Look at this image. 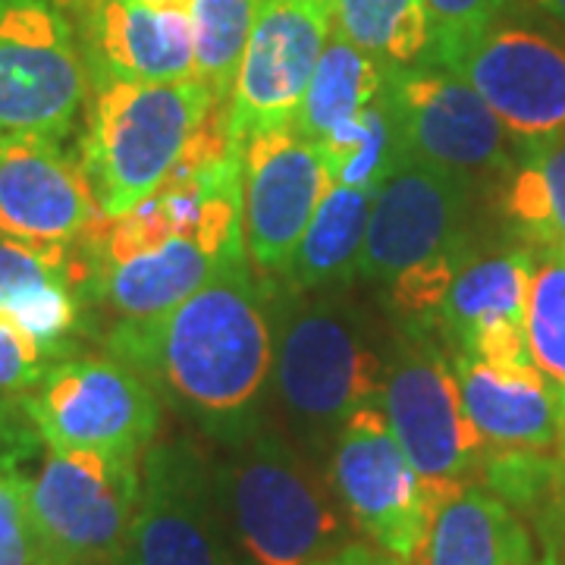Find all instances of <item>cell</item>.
Here are the masks:
<instances>
[{"label":"cell","mask_w":565,"mask_h":565,"mask_svg":"<svg viewBox=\"0 0 565 565\" xmlns=\"http://www.w3.org/2000/svg\"><path fill=\"white\" fill-rule=\"evenodd\" d=\"M104 352L132 364L161 403L173 405L221 446L264 424L274 374V318L248 258L161 318L114 323Z\"/></svg>","instance_id":"6da1fadb"},{"label":"cell","mask_w":565,"mask_h":565,"mask_svg":"<svg viewBox=\"0 0 565 565\" xmlns=\"http://www.w3.org/2000/svg\"><path fill=\"white\" fill-rule=\"evenodd\" d=\"M393 359L377 321L333 289L302 292L274 318V403L282 434L323 462L340 427L381 405Z\"/></svg>","instance_id":"7a4b0ae2"},{"label":"cell","mask_w":565,"mask_h":565,"mask_svg":"<svg viewBox=\"0 0 565 565\" xmlns=\"http://www.w3.org/2000/svg\"><path fill=\"white\" fill-rule=\"evenodd\" d=\"M223 522L248 565H315L345 541L343 505L321 462L258 424L211 465Z\"/></svg>","instance_id":"3957f363"},{"label":"cell","mask_w":565,"mask_h":565,"mask_svg":"<svg viewBox=\"0 0 565 565\" xmlns=\"http://www.w3.org/2000/svg\"><path fill=\"white\" fill-rule=\"evenodd\" d=\"M226 110L199 76L180 82H88L79 167L104 217L154 195Z\"/></svg>","instance_id":"277c9868"},{"label":"cell","mask_w":565,"mask_h":565,"mask_svg":"<svg viewBox=\"0 0 565 565\" xmlns=\"http://www.w3.org/2000/svg\"><path fill=\"white\" fill-rule=\"evenodd\" d=\"M381 405L393 437L430 490L446 497L481 481L487 444L465 412L456 367L434 333L403 327L393 337Z\"/></svg>","instance_id":"5b68a950"},{"label":"cell","mask_w":565,"mask_h":565,"mask_svg":"<svg viewBox=\"0 0 565 565\" xmlns=\"http://www.w3.org/2000/svg\"><path fill=\"white\" fill-rule=\"evenodd\" d=\"M76 25L54 0H0V141H63L85 110Z\"/></svg>","instance_id":"8992f818"},{"label":"cell","mask_w":565,"mask_h":565,"mask_svg":"<svg viewBox=\"0 0 565 565\" xmlns=\"http://www.w3.org/2000/svg\"><path fill=\"white\" fill-rule=\"evenodd\" d=\"M22 408L51 452L141 459L158 437L163 403L132 364L76 352L22 396Z\"/></svg>","instance_id":"52a82bcc"},{"label":"cell","mask_w":565,"mask_h":565,"mask_svg":"<svg viewBox=\"0 0 565 565\" xmlns=\"http://www.w3.org/2000/svg\"><path fill=\"white\" fill-rule=\"evenodd\" d=\"M29 509L54 565H126L141 497V459L51 452L25 478Z\"/></svg>","instance_id":"ba28073f"},{"label":"cell","mask_w":565,"mask_h":565,"mask_svg":"<svg viewBox=\"0 0 565 565\" xmlns=\"http://www.w3.org/2000/svg\"><path fill=\"white\" fill-rule=\"evenodd\" d=\"M327 478L364 541L415 565L434 512L449 493L424 484L393 437L384 405H364L340 427L327 456Z\"/></svg>","instance_id":"9c48e42d"},{"label":"cell","mask_w":565,"mask_h":565,"mask_svg":"<svg viewBox=\"0 0 565 565\" xmlns=\"http://www.w3.org/2000/svg\"><path fill=\"white\" fill-rule=\"evenodd\" d=\"M126 565H243L223 522L211 462L195 444L154 440L141 456Z\"/></svg>","instance_id":"30bf717a"},{"label":"cell","mask_w":565,"mask_h":565,"mask_svg":"<svg viewBox=\"0 0 565 565\" xmlns=\"http://www.w3.org/2000/svg\"><path fill=\"white\" fill-rule=\"evenodd\" d=\"M384 102L403 136L408 158L440 170L475 177H500L515 163L509 132L484 98L452 70L415 63L386 73Z\"/></svg>","instance_id":"8fae6325"},{"label":"cell","mask_w":565,"mask_h":565,"mask_svg":"<svg viewBox=\"0 0 565 565\" xmlns=\"http://www.w3.org/2000/svg\"><path fill=\"white\" fill-rule=\"evenodd\" d=\"M318 145L292 122L248 132L243 139V239L248 262L286 277L305 230L330 189Z\"/></svg>","instance_id":"7c38bea8"},{"label":"cell","mask_w":565,"mask_h":565,"mask_svg":"<svg viewBox=\"0 0 565 565\" xmlns=\"http://www.w3.org/2000/svg\"><path fill=\"white\" fill-rule=\"evenodd\" d=\"M330 32L333 0H264L226 102L230 141L292 122Z\"/></svg>","instance_id":"4fadbf2b"},{"label":"cell","mask_w":565,"mask_h":565,"mask_svg":"<svg viewBox=\"0 0 565 565\" xmlns=\"http://www.w3.org/2000/svg\"><path fill=\"white\" fill-rule=\"evenodd\" d=\"M471 180L405 154L371 195L359 277L393 282L465 245Z\"/></svg>","instance_id":"5bb4252c"},{"label":"cell","mask_w":565,"mask_h":565,"mask_svg":"<svg viewBox=\"0 0 565 565\" xmlns=\"http://www.w3.org/2000/svg\"><path fill=\"white\" fill-rule=\"evenodd\" d=\"M437 66L462 76L519 145L565 129V51L534 29L493 25Z\"/></svg>","instance_id":"9a60e30c"},{"label":"cell","mask_w":565,"mask_h":565,"mask_svg":"<svg viewBox=\"0 0 565 565\" xmlns=\"http://www.w3.org/2000/svg\"><path fill=\"white\" fill-rule=\"evenodd\" d=\"M102 217L79 161L61 141H0V239L66 252Z\"/></svg>","instance_id":"2e32d148"},{"label":"cell","mask_w":565,"mask_h":565,"mask_svg":"<svg viewBox=\"0 0 565 565\" xmlns=\"http://www.w3.org/2000/svg\"><path fill=\"white\" fill-rule=\"evenodd\" d=\"M531 267L534 252L527 248L468 258L449 282L430 333L446 337L456 352L505 371L534 367L525 337Z\"/></svg>","instance_id":"e0dca14e"},{"label":"cell","mask_w":565,"mask_h":565,"mask_svg":"<svg viewBox=\"0 0 565 565\" xmlns=\"http://www.w3.org/2000/svg\"><path fill=\"white\" fill-rule=\"evenodd\" d=\"M76 35L88 82L195 76V29L189 13L151 10L136 0H79Z\"/></svg>","instance_id":"ac0fdd59"},{"label":"cell","mask_w":565,"mask_h":565,"mask_svg":"<svg viewBox=\"0 0 565 565\" xmlns=\"http://www.w3.org/2000/svg\"><path fill=\"white\" fill-rule=\"evenodd\" d=\"M468 418L487 452H527L565 459V415L537 367L505 371L475 355H452Z\"/></svg>","instance_id":"d6986e66"},{"label":"cell","mask_w":565,"mask_h":565,"mask_svg":"<svg viewBox=\"0 0 565 565\" xmlns=\"http://www.w3.org/2000/svg\"><path fill=\"white\" fill-rule=\"evenodd\" d=\"M415 565H537L519 512L481 481L456 487L437 505Z\"/></svg>","instance_id":"ffe728a7"},{"label":"cell","mask_w":565,"mask_h":565,"mask_svg":"<svg viewBox=\"0 0 565 565\" xmlns=\"http://www.w3.org/2000/svg\"><path fill=\"white\" fill-rule=\"evenodd\" d=\"M371 217V192L330 185L292 255L286 282L292 292L333 289L359 277L364 233Z\"/></svg>","instance_id":"44dd1931"},{"label":"cell","mask_w":565,"mask_h":565,"mask_svg":"<svg viewBox=\"0 0 565 565\" xmlns=\"http://www.w3.org/2000/svg\"><path fill=\"white\" fill-rule=\"evenodd\" d=\"M386 82V70L371 61L362 47H355L343 32L333 25L330 39L323 44V54L302 102L296 107L292 126L311 145H321L330 132H337L343 122L362 114L371 102L381 98Z\"/></svg>","instance_id":"7402d4cb"},{"label":"cell","mask_w":565,"mask_h":565,"mask_svg":"<svg viewBox=\"0 0 565 565\" xmlns=\"http://www.w3.org/2000/svg\"><path fill=\"white\" fill-rule=\"evenodd\" d=\"M503 217L537 252L565 255V129L522 141L500 199Z\"/></svg>","instance_id":"603a6c76"},{"label":"cell","mask_w":565,"mask_h":565,"mask_svg":"<svg viewBox=\"0 0 565 565\" xmlns=\"http://www.w3.org/2000/svg\"><path fill=\"white\" fill-rule=\"evenodd\" d=\"M333 25L386 73L430 54L424 0H333Z\"/></svg>","instance_id":"cb8c5ba5"},{"label":"cell","mask_w":565,"mask_h":565,"mask_svg":"<svg viewBox=\"0 0 565 565\" xmlns=\"http://www.w3.org/2000/svg\"><path fill=\"white\" fill-rule=\"evenodd\" d=\"M323 163L330 170L333 185L371 192L399 167L405 158L403 136L396 129V120L384 102V92L377 102H371L362 114L343 122L337 132H330L318 145Z\"/></svg>","instance_id":"d4e9b609"},{"label":"cell","mask_w":565,"mask_h":565,"mask_svg":"<svg viewBox=\"0 0 565 565\" xmlns=\"http://www.w3.org/2000/svg\"><path fill=\"white\" fill-rule=\"evenodd\" d=\"M264 0H192L195 29V76L226 107L239 73L245 41L255 29Z\"/></svg>","instance_id":"484cf974"},{"label":"cell","mask_w":565,"mask_h":565,"mask_svg":"<svg viewBox=\"0 0 565 565\" xmlns=\"http://www.w3.org/2000/svg\"><path fill=\"white\" fill-rule=\"evenodd\" d=\"M531 364L541 371L565 415V255L537 252L525 302Z\"/></svg>","instance_id":"4316f807"},{"label":"cell","mask_w":565,"mask_h":565,"mask_svg":"<svg viewBox=\"0 0 565 565\" xmlns=\"http://www.w3.org/2000/svg\"><path fill=\"white\" fill-rule=\"evenodd\" d=\"M57 282H76L82 289V262L76 248L51 252L0 239V318L13 315L22 302Z\"/></svg>","instance_id":"83f0119b"},{"label":"cell","mask_w":565,"mask_h":565,"mask_svg":"<svg viewBox=\"0 0 565 565\" xmlns=\"http://www.w3.org/2000/svg\"><path fill=\"white\" fill-rule=\"evenodd\" d=\"M509 0H424L430 25V54L424 63H444L487 29H493Z\"/></svg>","instance_id":"f1b7e54d"},{"label":"cell","mask_w":565,"mask_h":565,"mask_svg":"<svg viewBox=\"0 0 565 565\" xmlns=\"http://www.w3.org/2000/svg\"><path fill=\"white\" fill-rule=\"evenodd\" d=\"M0 565H54L32 519L20 471L0 475Z\"/></svg>","instance_id":"f546056e"},{"label":"cell","mask_w":565,"mask_h":565,"mask_svg":"<svg viewBox=\"0 0 565 565\" xmlns=\"http://www.w3.org/2000/svg\"><path fill=\"white\" fill-rule=\"evenodd\" d=\"M70 355L51 352L32 337H25L20 327L0 318V396L22 399L51 374V367Z\"/></svg>","instance_id":"4dcf8cb0"},{"label":"cell","mask_w":565,"mask_h":565,"mask_svg":"<svg viewBox=\"0 0 565 565\" xmlns=\"http://www.w3.org/2000/svg\"><path fill=\"white\" fill-rule=\"evenodd\" d=\"M41 446L44 444L32 418L25 415L22 399L0 396V475L20 471V465L29 462Z\"/></svg>","instance_id":"1f68e13d"},{"label":"cell","mask_w":565,"mask_h":565,"mask_svg":"<svg viewBox=\"0 0 565 565\" xmlns=\"http://www.w3.org/2000/svg\"><path fill=\"white\" fill-rule=\"evenodd\" d=\"M315 565H408L396 556H390L384 550H377L374 544H343L337 553L323 556L321 563Z\"/></svg>","instance_id":"d6a6232c"},{"label":"cell","mask_w":565,"mask_h":565,"mask_svg":"<svg viewBox=\"0 0 565 565\" xmlns=\"http://www.w3.org/2000/svg\"><path fill=\"white\" fill-rule=\"evenodd\" d=\"M136 3H145L151 10H177V13H189L192 0H136Z\"/></svg>","instance_id":"836d02e7"},{"label":"cell","mask_w":565,"mask_h":565,"mask_svg":"<svg viewBox=\"0 0 565 565\" xmlns=\"http://www.w3.org/2000/svg\"><path fill=\"white\" fill-rule=\"evenodd\" d=\"M534 3H537L541 10H546L553 20H559L565 25V0H534Z\"/></svg>","instance_id":"e575fe53"}]
</instances>
